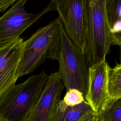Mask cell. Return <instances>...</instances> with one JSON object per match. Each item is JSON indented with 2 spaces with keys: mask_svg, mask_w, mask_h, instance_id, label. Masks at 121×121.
<instances>
[{
  "mask_svg": "<svg viewBox=\"0 0 121 121\" xmlns=\"http://www.w3.org/2000/svg\"><path fill=\"white\" fill-rule=\"evenodd\" d=\"M83 93L75 88H71L67 91L63 101L68 106H73L81 104L85 100Z\"/></svg>",
  "mask_w": 121,
  "mask_h": 121,
  "instance_id": "obj_14",
  "label": "cell"
},
{
  "mask_svg": "<svg viewBox=\"0 0 121 121\" xmlns=\"http://www.w3.org/2000/svg\"><path fill=\"white\" fill-rule=\"evenodd\" d=\"M48 77L43 70L4 93L0 97V121H27Z\"/></svg>",
  "mask_w": 121,
  "mask_h": 121,
  "instance_id": "obj_1",
  "label": "cell"
},
{
  "mask_svg": "<svg viewBox=\"0 0 121 121\" xmlns=\"http://www.w3.org/2000/svg\"><path fill=\"white\" fill-rule=\"evenodd\" d=\"M58 20L60 32L58 72L67 91L75 88L85 96L87 88L89 65L84 54L70 40L59 18Z\"/></svg>",
  "mask_w": 121,
  "mask_h": 121,
  "instance_id": "obj_4",
  "label": "cell"
},
{
  "mask_svg": "<svg viewBox=\"0 0 121 121\" xmlns=\"http://www.w3.org/2000/svg\"><path fill=\"white\" fill-rule=\"evenodd\" d=\"M64 30L84 54L86 27V0H54Z\"/></svg>",
  "mask_w": 121,
  "mask_h": 121,
  "instance_id": "obj_5",
  "label": "cell"
},
{
  "mask_svg": "<svg viewBox=\"0 0 121 121\" xmlns=\"http://www.w3.org/2000/svg\"><path fill=\"white\" fill-rule=\"evenodd\" d=\"M64 87L59 72L51 73L27 121H48L61 100V94Z\"/></svg>",
  "mask_w": 121,
  "mask_h": 121,
  "instance_id": "obj_8",
  "label": "cell"
},
{
  "mask_svg": "<svg viewBox=\"0 0 121 121\" xmlns=\"http://www.w3.org/2000/svg\"><path fill=\"white\" fill-rule=\"evenodd\" d=\"M91 110L86 101L78 105L70 106L60 100L48 121H78Z\"/></svg>",
  "mask_w": 121,
  "mask_h": 121,
  "instance_id": "obj_10",
  "label": "cell"
},
{
  "mask_svg": "<svg viewBox=\"0 0 121 121\" xmlns=\"http://www.w3.org/2000/svg\"><path fill=\"white\" fill-rule=\"evenodd\" d=\"M109 90L111 98L121 97V66L119 64L110 69Z\"/></svg>",
  "mask_w": 121,
  "mask_h": 121,
  "instance_id": "obj_13",
  "label": "cell"
},
{
  "mask_svg": "<svg viewBox=\"0 0 121 121\" xmlns=\"http://www.w3.org/2000/svg\"><path fill=\"white\" fill-rule=\"evenodd\" d=\"M119 64L121 66V53L120 55V63H119Z\"/></svg>",
  "mask_w": 121,
  "mask_h": 121,
  "instance_id": "obj_17",
  "label": "cell"
},
{
  "mask_svg": "<svg viewBox=\"0 0 121 121\" xmlns=\"http://www.w3.org/2000/svg\"><path fill=\"white\" fill-rule=\"evenodd\" d=\"M97 115L92 110L89 111L78 121H96Z\"/></svg>",
  "mask_w": 121,
  "mask_h": 121,
  "instance_id": "obj_15",
  "label": "cell"
},
{
  "mask_svg": "<svg viewBox=\"0 0 121 121\" xmlns=\"http://www.w3.org/2000/svg\"><path fill=\"white\" fill-rule=\"evenodd\" d=\"M23 43V39L19 37L0 47V97L14 86L18 79L17 73Z\"/></svg>",
  "mask_w": 121,
  "mask_h": 121,
  "instance_id": "obj_9",
  "label": "cell"
},
{
  "mask_svg": "<svg viewBox=\"0 0 121 121\" xmlns=\"http://www.w3.org/2000/svg\"><path fill=\"white\" fill-rule=\"evenodd\" d=\"M106 4V0H86L84 55L89 67L105 60L112 44Z\"/></svg>",
  "mask_w": 121,
  "mask_h": 121,
  "instance_id": "obj_3",
  "label": "cell"
},
{
  "mask_svg": "<svg viewBox=\"0 0 121 121\" xmlns=\"http://www.w3.org/2000/svg\"><path fill=\"white\" fill-rule=\"evenodd\" d=\"M96 121H101V120H100L99 119H98V118H97V119H96Z\"/></svg>",
  "mask_w": 121,
  "mask_h": 121,
  "instance_id": "obj_18",
  "label": "cell"
},
{
  "mask_svg": "<svg viewBox=\"0 0 121 121\" xmlns=\"http://www.w3.org/2000/svg\"><path fill=\"white\" fill-rule=\"evenodd\" d=\"M60 47V32L57 18L40 28L24 41L17 78L32 72L47 59L57 60Z\"/></svg>",
  "mask_w": 121,
  "mask_h": 121,
  "instance_id": "obj_2",
  "label": "cell"
},
{
  "mask_svg": "<svg viewBox=\"0 0 121 121\" xmlns=\"http://www.w3.org/2000/svg\"><path fill=\"white\" fill-rule=\"evenodd\" d=\"M17 1L16 0H0V12H4L6 9Z\"/></svg>",
  "mask_w": 121,
  "mask_h": 121,
  "instance_id": "obj_16",
  "label": "cell"
},
{
  "mask_svg": "<svg viewBox=\"0 0 121 121\" xmlns=\"http://www.w3.org/2000/svg\"><path fill=\"white\" fill-rule=\"evenodd\" d=\"M97 117L102 121H121V97L111 98Z\"/></svg>",
  "mask_w": 121,
  "mask_h": 121,
  "instance_id": "obj_12",
  "label": "cell"
},
{
  "mask_svg": "<svg viewBox=\"0 0 121 121\" xmlns=\"http://www.w3.org/2000/svg\"><path fill=\"white\" fill-rule=\"evenodd\" d=\"M106 9L112 44L121 48V0H106Z\"/></svg>",
  "mask_w": 121,
  "mask_h": 121,
  "instance_id": "obj_11",
  "label": "cell"
},
{
  "mask_svg": "<svg viewBox=\"0 0 121 121\" xmlns=\"http://www.w3.org/2000/svg\"><path fill=\"white\" fill-rule=\"evenodd\" d=\"M26 0H19L0 17V47L17 40L21 34L46 12L55 10L54 0L51 1L40 12L33 14L25 9Z\"/></svg>",
  "mask_w": 121,
  "mask_h": 121,
  "instance_id": "obj_6",
  "label": "cell"
},
{
  "mask_svg": "<svg viewBox=\"0 0 121 121\" xmlns=\"http://www.w3.org/2000/svg\"><path fill=\"white\" fill-rule=\"evenodd\" d=\"M111 67L105 61L89 67L86 102L97 115L111 99L109 90V73Z\"/></svg>",
  "mask_w": 121,
  "mask_h": 121,
  "instance_id": "obj_7",
  "label": "cell"
}]
</instances>
